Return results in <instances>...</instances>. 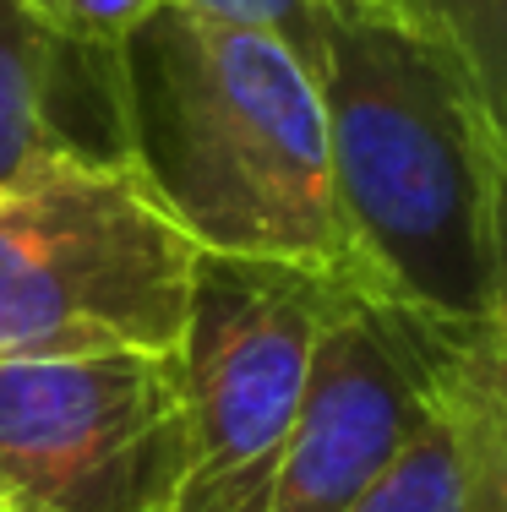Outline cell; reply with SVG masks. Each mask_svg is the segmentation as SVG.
<instances>
[{
	"instance_id": "cell-10",
	"label": "cell",
	"mask_w": 507,
	"mask_h": 512,
	"mask_svg": "<svg viewBox=\"0 0 507 512\" xmlns=\"http://www.w3.org/2000/svg\"><path fill=\"white\" fill-rule=\"evenodd\" d=\"M175 6L268 33V39H279L284 50L311 71V82H317V66H322V0H175Z\"/></svg>"
},
{
	"instance_id": "cell-6",
	"label": "cell",
	"mask_w": 507,
	"mask_h": 512,
	"mask_svg": "<svg viewBox=\"0 0 507 512\" xmlns=\"http://www.w3.org/2000/svg\"><path fill=\"white\" fill-rule=\"evenodd\" d=\"M502 322H442L377 284H338L311 338L306 387L262 512H344Z\"/></svg>"
},
{
	"instance_id": "cell-3",
	"label": "cell",
	"mask_w": 507,
	"mask_h": 512,
	"mask_svg": "<svg viewBox=\"0 0 507 512\" xmlns=\"http://www.w3.org/2000/svg\"><path fill=\"white\" fill-rule=\"evenodd\" d=\"M191 267L197 246L120 158H44L0 197V360L169 355Z\"/></svg>"
},
{
	"instance_id": "cell-11",
	"label": "cell",
	"mask_w": 507,
	"mask_h": 512,
	"mask_svg": "<svg viewBox=\"0 0 507 512\" xmlns=\"http://www.w3.org/2000/svg\"><path fill=\"white\" fill-rule=\"evenodd\" d=\"M39 28H50L60 44H77V50H110L120 33L153 11L159 0H17Z\"/></svg>"
},
{
	"instance_id": "cell-9",
	"label": "cell",
	"mask_w": 507,
	"mask_h": 512,
	"mask_svg": "<svg viewBox=\"0 0 507 512\" xmlns=\"http://www.w3.org/2000/svg\"><path fill=\"white\" fill-rule=\"evenodd\" d=\"M388 6L437 44H448L497 104L507 99V0H388Z\"/></svg>"
},
{
	"instance_id": "cell-4",
	"label": "cell",
	"mask_w": 507,
	"mask_h": 512,
	"mask_svg": "<svg viewBox=\"0 0 507 512\" xmlns=\"http://www.w3.org/2000/svg\"><path fill=\"white\" fill-rule=\"evenodd\" d=\"M289 262L197 251L175 344L186 404V480L169 512H262L306 387L333 289Z\"/></svg>"
},
{
	"instance_id": "cell-1",
	"label": "cell",
	"mask_w": 507,
	"mask_h": 512,
	"mask_svg": "<svg viewBox=\"0 0 507 512\" xmlns=\"http://www.w3.org/2000/svg\"><path fill=\"white\" fill-rule=\"evenodd\" d=\"M110 104L120 164L197 251L377 284L333 197L317 82L279 39L159 0L110 44Z\"/></svg>"
},
{
	"instance_id": "cell-8",
	"label": "cell",
	"mask_w": 507,
	"mask_h": 512,
	"mask_svg": "<svg viewBox=\"0 0 507 512\" xmlns=\"http://www.w3.org/2000/svg\"><path fill=\"white\" fill-rule=\"evenodd\" d=\"M82 55L28 17L17 0H0V197L28 180L44 158L88 153L77 120L66 115V71Z\"/></svg>"
},
{
	"instance_id": "cell-12",
	"label": "cell",
	"mask_w": 507,
	"mask_h": 512,
	"mask_svg": "<svg viewBox=\"0 0 507 512\" xmlns=\"http://www.w3.org/2000/svg\"><path fill=\"white\" fill-rule=\"evenodd\" d=\"M0 512H11V507H6V496H0Z\"/></svg>"
},
{
	"instance_id": "cell-5",
	"label": "cell",
	"mask_w": 507,
	"mask_h": 512,
	"mask_svg": "<svg viewBox=\"0 0 507 512\" xmlns=\"http://www.w3.org/2000/svg\"><path fill=\"white\" fill-rule=\"evenodd\" d=\"M180 480L175 349L0 360V496L11 512H169Z\"/></svg>"
},
{
	"instance_id": "cell-13",
	"label": "cell",
	"mask_w": 507,
	"mask_h": 512,
	"mask_svg": "<svg viewBox=\"0 0 507 512\" xmlns=\"http://www.w3.org/2000/svg\"><path fill=\"white\" fill-rule=\"evenodd\" d=\"M382 6H388V0H382Z\"/></svg>"
},
{
	"instance_id": "cell-7",
	"label": "cell",
	"mask_w": 507,
	"mask_h": 512,
	"mask_svg": "<svg viewBox=\"0 0 507 512\" xmlns=\"http://www.w3.org/2000/svg\"><path fill=\"white\" fill-rule=\"evenodd\" d=\"M344 512H507V327L469 349L420 431Z\"/></svg>"
},
{
	"instance_id": "cell-2",
	"label": "cell",
	"mask_w": 507,
	"mask_h": 512,
	"mask_svg": "<svg viewBox=\"0 0 507 512\" xmlns=\"http://www.w3.org/2000/svg\"><path fill=\"white\" fill-rule=\"evenodd\" d=\"M317 99L366 273L442 322H507L502 104L382 0H322Z\"/></svg>"
}]
</instances>
